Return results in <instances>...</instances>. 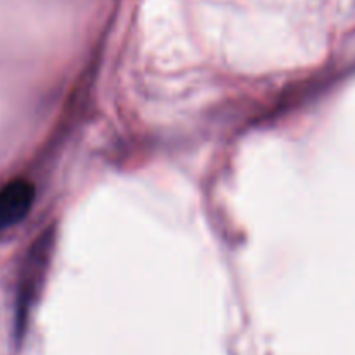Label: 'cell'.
I'll return each mask as SVG.
<instances>
[{"instance_id":"6da1fadb","label":"cell","mask_w":355,"mask_h":355,"mask_svg":"<svg viewBox=\"0 0 355 355\" xmlns=\"http://www.w3.org/2000/svg\"><path fill=\"white\" fill-rule=\"evenodd\" d=\"M35 200L33 184L14 179L0 189V229L19 224L31 210Z\"/></svg>"}]
</instances>
